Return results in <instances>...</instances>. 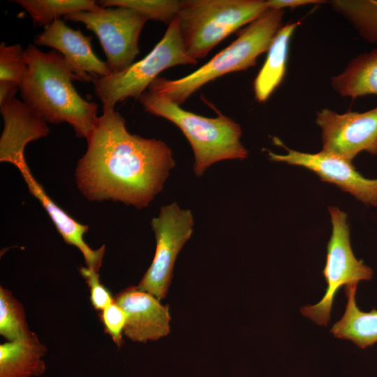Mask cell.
I'll use <instances>...</instances> for the list:
<instances>
[{
	"instance_id": "obj_11",
	"label": "cell",
	"mask_w": 377,
	"mask_h": 377,
	"mask_svg": "<svg viewBox=\"0 0 377 377\" xmlns=\"http://www.w3.org/2000/svg\"><path fill=\"white\" fill-rule=\"evenodd\" d=\"M273 141L285 148L287 153L278 154L267 149L271 161L304 167L315 172L321 181L335 184L365 205H377V179L365 178L352 162L322 151L309 154L293 150L277 138H274Z\"/></svg>"
},
{
	"instance_id": "obj_2",
	"label": "cell",
	"mask_w": 377,
	"mask_h": 377,
	"mask_svg": "<svg viewBox=\"0 0 377 377\" xmlns=\"http://www.w3.org/2000/svg\"><path fill=\"white\" fill-rule=\"evenodd\" d=\"M25 53L27 75L20 86L23 101L46 122H66L78 138H87L97 121L98 106L84 99L73 81H81L57 50L41 51L30 44Z\"/></svg>"
},
{
	"instance_id": "obj_1",
	"label": "cell",
	"mask_w": 377,
	"mask_h": 377,
	"mask_svg": "<svg viewBox=\"0 0 377 377\" xmlns=\"http://www.w3.org/2000/svg\"><path fill=\"white\" fill-rule=\"evenodd\" d=\"M87 149L75 168L82 195L91 201H119L147 207L161 191L175 163L172 149L155 138L131 134L114 108H103L86 138Z\"/></svg>"
},
{
	"instance_id": "obj_5",
	"label": "cell",
	"mask_w": 377,
	"mask_h": 377,
	"mask_svg": "<svg viewBox=\"0 0 377 377\" xmlns=\"http://www.w3.org/2000/svg\"><path fill=\"white\" fill-rule=\"evenodd\" d=\"M264 0L180 1L177 17L188 54L198 61L231 34L269 10Z\"/></svg>"
},
{
	"instance_id": "obj_21",
	"label": "cell",
	"mask_w": 377,
	"mask_h": 377,
	"mask_svg": "<svg viewBox=\"0 0 377 377\" xmlns=\"http://www.w3.org/2000/svg\"><path fill=\"white\" fill-rule=\"evenodd\" d=\"M328 3L354 27L362 39L377 43V0H332Z\"/></svg>"
},
{
	"instance_id": "obj_27",
	"label": "cell",
	"mask_w": 377,
	"mask_h": 377,
	"mask_svg": "<svg viewBox=\"0 0 377 377\" xmlns=\"http://www.w3.org/2000/svg\"><path fill=\"white\" fill-rule=\"evenodd\" d=\"M319 0H267L269 9H283L286 8H296L309 4L323 3Z\"/></svg>"
},
{
	"instance_id": "obj_13",
	"label": "cell",
	"mask_w": 377,
	"mask_h": 377,
	"mask_svg": "<svg viewBox=\"0 0 377 377\" xmlns=\"http://www.w3.org/2000/svg\"><path fill=\"white\" fill-rule=\"evenodd\" d=\"M91 36L67 26L61 19L55 20L36 36L34 43L52 47L61 53L73 68L81 81L111 74L106 61L100 59L93 51Z\"/></svg>"
},
{
	"instance_id": "obj_7",
	"label": "cell",
	"mask_w": 377,
	"mask_h": 377,
	"mask_svg": "<svg viewBox=\"0 0 377 377\" xmlns=\"http://www.w3.org/2000/svg\"><path fill=\"white\" fill-rule=\"evenodd\" d=\"M332 225L327 246L326 263L323 274L327 288L316 304L301 308V313L316 324L326 326L337 292L343 286L372 279V269L358 260L352 250L347 214L337 207H329Z\"/></svg>"
},
{
	"instance_id": "obj_23",
	"label": "cell",
	"mask_w": 377,
	"mask_h": 377,
	"mask_svg": "<svg viewBox=\"0 0 377 377\" xmlns=\"http://www.w3.org/2000/svg\"><path fill=\"white\" fill-rule=\"evenodd\" d=\"M101 8L125 7L135 10L153 20L168 25L177 17L180 1L177 0H101L98 1Z\"/></svg>"
},
{
	"instance_id": "obj_26",
	"label": "cell",
	"mask_w": 377,
	"mask_h": 377,
	"mask_svg": "<svg viewBox=\"0 0 377 377\" xmlns=\"http://www.w3.org/2000/svg\"><path fill=\"white\" fill-rule=\"evenodd\" d=\"M80 273L89 288L90 301L96 310L101 311L114 302V296L101 283L98 273L87 267H81Z\"/></svg>"
},
{
	"instance_id": "obj_17",
	"label": "cell",
	"mask_w": 377,
	"mask_h": 377,
	"mask_svg": "<svg viewBox=\"0 0 377 377\" xmlns=\"http://www.w3.org/2000/svg\"><path fill=\"white\" fill-rule=\"evenodd\" d=\"M300 24V22H296L283 25L272 40L266 59L253 82L254 95L258 102H265L283 81L290 40Z\"/></svg>"
},
{
	"instance_id": "obj_15",
	"label": "cell",
	"mask_w": 377,
	"mask_h": 377,
	"mask_svg": "<svg viewBox=\"0 0 377 377\" xmlns=\"http://www.w3.org/2000/svg\"><path fill=\"white\" fill-rule=\"evenodd\" d=\"M4 127L0 138V161L16 153H24L27 145L46 137L47 122L24 101L15 97L0 104Z\"/></svg>"
},
{
	"instance_id": "obj_9",
	"label": "cell",
	"mask_w": 377,
	"mask_h": 377,
	"mask_svg": "<svg viewBox=\"0 0 377 377\" xmlns=\"http://www.w3.org/2000/svg\"><path fill=\"white\" fill-rule=\"evenodd\" d=\"M151 225L156 241V252L136 286L161 301L167 295L178 253L192 235L193 215L190 209H182L173 202L163 206Z\"/></svg>"
},
{
	"instance_id": "obj_12",
	"label": "cell",
	"mask_w": 377,
	"mask_h": 377,
	"mask_svg": "<svg viewBox=\"0 0 377 377\" xmlns=\"http://www.w3.org/2000/svg\"><path fill=\"white\" fill-rule=\"evenodd\" d=\"M114 301L126 313L124 334L131 341H157L170 333L169 306L151 294L131 286L116 294Z\"/></svg>"
},
{
	"instance_id": "obj_24",
	"label": "cell",
	"mask_w": 377,
	"mask_h": 377,
	"mask_svg": "<svg viewBox=\"0 0 377 377\" xmlns=\"http://www.w3.org/2000/svg\"><path fill=\"white\" fill-rule=\"evenodd\" d=\"M29 71L25 50L20 44L0 45V80L12 81L20 86Z\"/></svg>"
},
{
	"instance_id": "obj_8",
	"label": "cell",
	"mask_w": 377,
	"mask_h": 377,
	"mask_svg": "<svg viewBox=\"0 0 377 377\" xmlns=\"http://www.w3.org/2000/svg\"><path fill=\"white\" fill-rule=\"evenodd\" d=\"M64 19L82 23L97 36L111 74L121 72L133 64L140 52V32L148 20L140 13L125 7L77 12Z\"/></svg>"
},
{
	"instance_id": "obj_10",
	"label": "cell",
	"mask_w": 377,
	"mask_h": 377,
	"mask_svg": "<svg viewBox=\"0 0 377 377\" xmlns=\"http://www.w3.org/2000/svg\"><path fill=\"white\" fill-rule=\"evenodd\" d=\"M322 151L352 162L361 151L377 155V107L364 112L339 114L328 108L316 112Z\"/></svg>"
},
{
	"instance_id": "obj_25",
	"label": "cell",
	"mask_w": 377,
	"mask_h": 377,
	"mask_svg": "<svg viewBox=\"0 0 377 377\" xmlns=\"http://www.w3.org/2000/svg\"><path fill=\"white\" fill-rule=\"evenodd\" d=\"M99 316L105 332L110 336L118 347L121 346L124 342L122 334L126 322L124 310L114 301L100 311Z\"/></svg>"
},
{
	"instance_id": "obj_14",
	"label": "cell",
	"mask_w": 377,
	"mask_h": 377,
	"mask_svg": "<svg viewBox=\"0 0 377 377\" xmlns=\"http://www.w3.org/2000/svg\"><path fill=\"white\" fill-rule=\"evenodd\" d=\"M20 170L28 189L40 202L54 223L57 231L64 242L76 246L82 253L87 267L96 272H99L105 251V246L94 250L84 241V235L88 231L87 226L81 224L73 219L46 193L34 177L27 163L24 154H18L10 157L8 161Z\"/></svg>"
},
{
	"instance_id": "obj_28",
	"label": "cell",
	"mask_w": 377,
	"mask_h": 377,
	"mask_svg": "<svg viewBox=\"0 0 377 377\" xmlns=\"http://www.w3.org/2000/svg\"><path fill=\"white\" fill-rule=\"evenodd\" d=\"M19 89V84L14 82L0 80V104L15 98Z\"/></svg>"
},
{
	"instance_id": "obj_4",
	"label": "cell",
	"mask_w": 377,
	"mask_h": 377,
	"mask_svg": "<svg viewBox=\"0 0 377 377\" xmlns=\"http://www.w3.org/2000/svg\"><path fill=\"white\" fill-rule=\"evenodd\" d=\"M138 100L145 111L168 119L182 131L193 151L196 176L219 161L247 158L249 152L240 141V125L223 114L203 117L148 90Z\"/></svg>"
},
{
	"instance_id": "obj_6",
	"label": "cell",
	"mask_w": 377,
	"mask_h": 377,
	"mask_svg": "<svg viewBox=\"0 0 377 377\" xmlns=\"http://www.w3.org/2000/svg\"><path fill=\"white\" fill-rule=\"evenodd\" d=\"M197 62L186 50L176 17L161 40L143 59L121 72L94 78V93L101 100L103 108H114L118 102L128 98L139 99L162 71Z\"/></svg>"
},
{
	"instance_id": "obj_22",
	"label": "cell",
	"mask_w": 377,
	"mask_h": 377,
	"mask_svg": "<svg viewBox=\"0 0 377 377\" xmlns=\"http://www.w3.org/2000/svg\"><path fill=\"white\" fill-rule=\"evenodd\" d=\"M30 330L22 304L6 288L0 287V334L8 341L25 338Z\"/></svg>"
},
{
	"instance_id": "obj_16",
	"label": "cell",
	"mask_w": 377,
	"mask_h": 377,
	"mask_svg": "<svg viewBox=\"0 0 377 377\" xmlns=\"http://www.w3.org/2000/svg\"><path fill=\"white\" fill-rule=\"evenodd\" d=\"M47 348L33 332L31 335L0 345V377H38L46 365L43 357Z\"/></svg>"
},
{
	"instance_id": "obj_19",
	"label": "cell",
	"mask_w": 377,
	"mask_h": 377,
	"mask_svg": "<svg viewBox=\"0 0 377 377\" xmlns=\"http://www.w3.org/2000/svg\"><path fill=\"white\" fill-rule=\"evenodd\" d=\"M331 85L343 97L377 96V49L353 58L341 73L332 77Z\"/></svg>"
},
{
	"instance_id": "obj_3",
	"label": "cell",
	"mask_w": 377,
	"mask_h": 377,
	"mask_svg": "<svg viewBox=\"0 0 377 377\" xmlns=\"http://www.w3.org/2000/svg\"><path fill=\"white\" fill-rule=\"evenodd\" d=\"M283 9H269L253 21L228 47L194 72L177 80L158 77L147 90L181 105L207 83L256 66L282 27Z\"/></svg>"
},
{
	"instance_id": "obj_20",
	"label": "cell",
	"mask_w": 377,
	"mask_h": 377,
	"mask_svg": "<svg viewBox=\"0 0 377 377\" xmlns=\"http://www.w3.org/2000/svg\"><path fill=\"white\" fill-rule=\"evenodd\" d=\"M34 23L45 28L61 17L82 11L94 12L102 8L92 0H15Z\"/></svg>"
},
{
	"instance_id": "obj_18",
	"label": "cell",
	"mask_w": 377,
	"mask_h": 377,
	"mask_svg": "<svg viewBox=\"0 0 377 377\" xmlns=\"http://www.w3.org/2000/svg\"><path fill=\"white\" fill-rule=\"evenodd\" d=\"M358 283L345 286L347 304L341 318L330 330L339 339L353 341L361 348L371 346L377 342V311H361L356 304L355 295Z\"/></svg>"
}]
</instances>
